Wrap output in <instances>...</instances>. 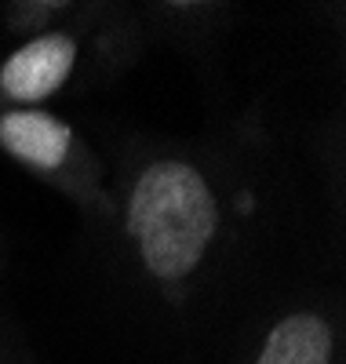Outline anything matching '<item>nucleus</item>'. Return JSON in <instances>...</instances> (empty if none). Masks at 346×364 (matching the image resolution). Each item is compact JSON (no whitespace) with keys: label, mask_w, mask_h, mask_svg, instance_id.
Instances as JSON below:
<instances>
[{"label":"nucleus","mask_w":346,"mask_h":364,"mask_svg":"<svg viewBox=\"0 0 346 364\" xmlns=\"http://www.w3.org/2000/svg\"><path fill=\"white\" fill-rule=\"evenodd\" d=\"M0 364H41L33 350L26 346V339L4 321V314H0Z\"/></svg>","instance_id":"nucleus-6"},{"label":"nucleus","mask_w":346,"mask_h":364,"mask_svg":"<svg viewBox=\"0 0 346 364\" xmlns=\"http://www.w3.org/2000/svg\"><path fill=\"white\" fill-rule=\"evenodd\" d=\"M346 302L339 273L313 277L263 306L215 364H342Z\"/></svg>","instance_id":"nucleus-2"},{"label":"nucleus","mask_w":346,"mask_h":364,"mask_svg":"<svg viewBox=\"0 0 346 364\" xmlns=\"http://www.w3.org/2000/svg\"><path fill=\"white\" fill-rule=\"evenodd\" d=\"M110 204L84 223L91 299L161 364H215L285 291L339 273L342 193L259 109L175 139L99 128Z\"/></svg>","instance_id":"nucleus-1"},{"label":"nucleus","mask_w":346,"mask_h":364,"mask_svg":"<svg viewBox=\"0 0 346 364\" xmlns=\"http://www.w3.org/2000/svg\"><path fill=\"white\" fill-rule=\"evenodd\" d=\"M139 11L150 44L168 41L190 55L211 51L237 18V8L230 4H190V0H157V4H139Z\"/></svg>","instance_id":"nucleus-4"},{"label":"nucleus","mask_w":346,"mask_h":364,"mask_svg":"<svg viewBox=\"0 0 346 364\" xmlns=\"http://www.w3.org/2000/svg\"><path fill=\"white\" fill-rule=\"evenodd\" d=\"M0 154L51 193L66 197L80 223L106 215V161L73 120L51 109H0Z\"/></svg>","instance_id":"nucleus-3"},{"label":"nucleus","mask_w":346,"mask_h":364,"mask_svg":"<svg viewBox=\"0 0 346 364\" xmlns=\"http://www.w3.org/2000/svg\"><path fill=\"white\" fill-rule=\"evenodd\" d=\"M70 4L73 0H11V4L0 8V26L19 44V41H29V37L44 33V29L58 26L70 15Z\"/></svg>","instance_id":"nucleus-5"}]
</instances>
